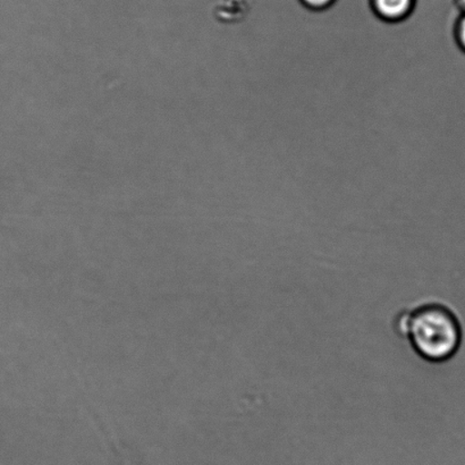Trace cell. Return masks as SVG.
Here are the masks:
<instances>
[{"label":"cell","mask_w":465,"mask_h":465,"mask_svg":"<svg viewBox=\"0 0 465 465\" xmlns=\"http://www.w3.org/2000/svg\"><path fill=\"white\" fill-rule=\"evenodd\" d=\"M394 328L419 357L434 364L450 361L462 343L458 316L443 301L404 310L395 318Z\"/></svg>","instance_id":"6da1fadb"},{"label":"cell","mask_w":465,"mask_h":465,"mask_svg":"<svg viewBox=\"0 0 465 465\" xmlns=\"http://www.w3.org/2000/svg\"><path fill=\"white\" fill-rule=\"evenodd\" d=\"M376 15L387 22L405 20L411 14L414 0H372Z\"/></svg>","instance_id":"7a4b0ae2"},{"label":"cell","mask_w":465,"mask_h":465,"mask_svg":"<svg viewBox=\"0 0 465 465\" xmlns=\"http://www.w3.org/2000/svg\"><path fill=\"white\" fill-rule=\"evenodd\" d=\"M454 36L459 48L465 54V13L455 22Z\"/></svg>","instance_id":"3957f363"},{"label":"cell","mask_w":465,"mask_h":465,"mask_svg":"<svg viewBox=\"0 0 465 465\" xmlns=\"http://www.w3.org/2000/svg\"><path fill=\"white\" fill-rule=\"evenodd\" d=\"M302 2L305 6L310 9H313V11H322V9L331 6L334 0H302Z\"/></svg>","instance_id":"277c9868"},{"label":"cell","mask_w":465,"mask_h":465,"mask_svg":"<svg viewBox=\"0 0 465 465\" xmlns=\"http://www.w3.org/2000/svg\"><path fill=\"white\" fill-rule=\"evenodd\" d=\"M459 7L461 8L462 14L465 13V0H458Z\"/></svg>","instance_id":"5b68a950"}]
</instances>
